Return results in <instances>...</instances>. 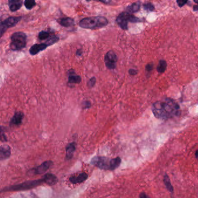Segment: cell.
Segmentation results:
<instances>
[{"label":"cell","instance_id":"1","mask_svg":"<svg viewBox=\"0 0 198 198\" xmlns=\"http://www.w3.org/2000/svg\"><path fill=\"white\" fill-rule=\"evenodd\" d=\"M152 111L157 119L163 120L175 117L180 114L179 105L169 98L163 101L155 102L152 106Z\"/></svg>","mask_w":198,"mask_h":198},{"label":"cell","instance_id":"2","mask_svg":"<svg viewBox=\"0 0 198 198\" xmlns=\"http://www.w3.org/2000/svg\"><path fill=\"white\" fill-rule=\"evenodd\" d=\"M108 24V20L103 16H91L81 20L79 26L86 29H96L105 27Z\"/></svg>","mask_w":198,"mask_h":198},{"label":"cell","instance_id":"3","mask_svg":"<svg viewBox=\"0 0 198 198\" xmlns=\"http://www.w3.org/2000/svg\"><path fill=\"white\" fill-rule=\"evenodd\" d=\"M27 43V36L24 33H14L11 37L10 48L13 51H19L24 48Z\"/></svg>","mask_w":198,"mask_h":198},{"label":"cell","instance_id":"4","mask_svg":"<svg viewBox=\"0 0 198 198\" xmlns=\"http://www.w3.org/2000/svg\"><path fill=\"white\" fill-rule=\"evenodd\" d=\"M43 183H45V180H44V177H42V178L39 179V180L26 181L22 184L12 185L11 187L4 188L1 191V192L16 191H22V190L32 189V188L36 187L37 186L42 185Z\"/></svg>","mask_w":198,"mask_h":198},{"label":"cell","instance_id":"5","mask_svg":"<svg viewBox=\"0 0 198 198\" xmlns=\"http://www.w3.org/2000/svg\"><path fill=\"white\" fill-rule=\"evenodd\" d=\"M140 22H141L140 19L130 14L127 11L121 13L116 18V22L118 25L125 30L128 29V22L137 23Z\"/></svg>","mask_w":198,"mask_h":198},{"label":"cell","instance_id":"6","mask_svg":"<svg viewBox=\"0 0 198 198\" xmlns=\"http://www.w3.org/2000/svg\"><path fill=\"white\" fill-rule=\"evenodd\" d=\"M111 159L104 156H95L92 158L91 163L98 168L104 170H110Z\"/></svg>","mask_w":198,"mask_h":198},{"label":"cell","instance_id":"7","mask_svg":"<svg viewBox=\"0 0 198 198\" xmlns=\"http://www.w3.org/2000/svg\"><path fill=\"white\" fill-rule=\"evenodd\" d=\"M22 19V16H11L6 19L1 23L0 30L1 37L8 28H12Z\"/></svg>","mask_w":198,"mask_h":198},{"label":"cell","instance_id":"8","mask_svg":"<svg viewBox=\"0 0 198 198\" xmlns=\"http://www.w3.org/2000/svg\"><path fill=\"white\" fill-rule=\"evenodd\" d=\"M52 164H53V163L51 161H44L40 166H38L36 168H34L29 171L28 174H30V175L42 174L44 173L45 172H46V171L51 167Z\"/></svg>","mask_w":198,"mask_h":198},{"label":"cell","instance_id":"9","mask_svg":"<svg viewBox=\"0 0 198 198\" xmlns=\"http://www.w3.org/2000/svg\"><path fill=\"white\" fill-rule=\"evenodd\" d=\"M117 61V57L113 51H109L106 53L105 56V63L108 69H115Z\"/></svg>","mask_w":198,"mask_h":198},{"label":"cell","instance_id":"10","mask_svg":"<svg viewBox=\"0 0 198 198\" xmlns=\"http://www.w3.org/2000/svg\"><path fill=\"white\" fill-rule=\"evenodd\" d=\"M87 178V174H86V173H82L79 174L78 175L71 176L69 178V181L71 183H72L73 184H77L82 183Z\"/></svg>","mask_w":198,"mask_h":198},{"label":"cell","instance_id":"11","mask_svg":"<svg viewBox=\"0 0 198 198\" xmlns=\"http://www.w3.org/2000/svg\"><path fill=\"white\" fill-rule=\"evenodd\" d=\"M48 46L46 43H41V44H36L31 46L30 48L29 52L30 55H35L38 54L40 52L44 51L48 47Z\"/></svg>","mask_w":198,"mask_h":198},{"label":"cell","instance_id":"12","mask_svg":"<svg viewBox=\"0 0 198 198\" xmlns=\"http://www.w3.org/2000/svg\"><path fill=\"white\" fill-rule=\"evenodd\" d=\"M11 147L8 145H2L0 147V159L3 161L8 159L11 156Z\"/></svg>","mask_w":198,"mask_h":198},{"label":"cell","instance_id":"13","mask_svg":"<svg viewBox=\"0 0 198 198\" xmlns=\"http://www.w3.org/2000/svg\"><path fill=\"white\" fill-rule=\"evenodd\" d=\"M76 144L74 142L68 143L66 147V160H70L73 156L74 153L76 150Z\"/></svg>","mask_w":198,"mask_h":198},{"label":"cell","instance_id":"14","mask_svg":"<svg viewBox=\"0 0 198 198\" xmlns=\"http://www.w3.org/2000/svg\"><path fill=\"white\" fill-rule=\"evenodd\" d=\"M23 117H24V114L22 112H16L11 120L10 124L13 125H19L22 124Z\"/></svg>","mask_w":198,"mask_h":198},{"label":"cell","instance_id":"15","mask_svg":"<svg viewBox=\"0 0 198 198\" xmlns=\"http://www.w3.org/2000/svg\"><path fill=\"white\" fill-rule=\"evenodd\" d=\"M57 22L62 26H64L65 28L72 27L74 25V20L73 19L69 17L58 19L57 20Z\"/></svg>","mask_w":198,"mask_h":198},{"label":"cell","instance_id":"16","mask_svg":"<svg viewBox=\"0 0 198 198\" xmlns=\"http://www.w3.org/2000/svg\"><path fill=\"white\" fill-rule=\"evenodd\" d=\"M81 81V78L80 76L77 75L73 69L69 71L68 83L70 84H78Z\"/></svg>","mask_w":198,"mask_h":198},{"label":"cell","instance_id":"17","mask_svg":"<svg viewBox=\"0 0 198 198\" xmlns=\"http://www.w3.org/2000/svg\"><path fill=\"white\" fill-rule=\"evenodd\" d=\"M8 5L11 11L15 12L22 7L23 1L22 0H9Z\"/></svg>","mask_w":198,"mask_h":198},{"label":"cell","instance_id":"18","mask_svg":"<svg viewBox=\"0 0 198 198\" xmlns=\"http://www.w3.org/2000/svg\"><path fill=\"white\" fill-rule=\"evenodd\" d=\"M43 177L45 180V183L49 185H55L58 181V179L55 175L51 173L46 174V175H44Z\"/></svg>","mask_w":198,"mask_h":198},{"label":"cell","instance_id":"19","mask_svg":"<svg viewBox=\"0 0 198 198\" xmlns=\"http://www.w3.org/2000/svg\"><path fill=\"white\" fill-rule=\"evenodd\" d=\"M141 4L140 1L135 2L133 4L130 5L127 7V8H126L127 12H128L130 14L135 13L139 11L140 8H141Z\"/></svg>","mask_w":198,"mask_h":198},{"label":"cell","instance_id":"20","mask_svg":"<svg viewBox=\"0 0 198 198\" xmlns=\"http://www.w3.org/2000/svg\"><path fill=\"white\" fill-rule=\"evenodd\" d=\"M121 160L120 157H117L114 159H111V169L110 170H114L118 168L120 166Z\"/></svg>","mask_w":198,"mask_h":198},{"label":"cell","instance_id":"21","mask_svg":"<svg viewBox=\"0 0 198 198\" xmlns=\"http://www.w3.org/2000/svg\"><path fill=\"white\" fill-rule=\"evenodd\" d=\"M163 182L164 184L165 185V186L167 188V190L171 193H173L174 192V188L172 186V185L171 184L170 180L169 177V176L167 174H165L164 175V178H163Z\"/></svg>","mask_w":198,"mask_h":198},{"label":"cell","instance_id":"22","mask_svg":"<svg viewBox=\"0 0 198 198\" xmlns=\"http://www.w3.org/2000/svg\"><path fill=\"white\" fill-rule=\"evenodd\" d=\"M167 64L166 60H160L159 62V64L157 66V71L160 73H164L167 68Z\"/></svg>","mask_w":198,"mask_h":198},{"label":"cell","instance_id":"23","mask_svg":"<svg viewBox=\"0 0 198 198\" xmlns=\"http://www.w3.org/2000/svg\"><path fill=\"white\" fill-rule=\"evenodd\" d=\"M59 40V38L58 37H56L55 35H52L46 40L45 43L48 46H50L56 43Z\"/></svg>","mask_w":198,"mask_h":198},{"label":"cell","instance_id":"24","mask_svg":"<svg viewBox=\"0 0 198 198\" xmlns=\"http://www.w3.org/2000/svg\"><path fill=\"white\" fill-rule=\"evenodd\" d=\"M24 5L26 9L30 10L36 6V3L35 0H24Z\"/></svg>","mask_w":198,"mask_h":198},{"label":"cell","instance_id":"25","mask_svg":"<svg viewBox=\"0 0 198 198\" xmlns=\"http://www.w3.org/2000/svg\"><path fill=\"white\" fill-rule=\"evenodd\" d=\"M51 36L50 33L46 32V31H42L38 34V38L42 40H47L49 37Z\"/></svg>","mask_w":198,"mask_h":198},{"label":"cell","instance_id":"26","mask_svg":"<svg viewBox=\"0 0 198 198\" xmlns=\"http://www.w3.org/2000/svg\"><path fill=\"white\" fill-rule=\"evenodd\" d=\"M143 8L145 10L147 11H153L155 10V7L153 6V5L150 3V2H147L145 3L143 5Z\"/></svg>","mask_w":198,"mask_h":198},{"label":"cell","instance_id":"27","mask_svg":"<svg viewBox=\"0 0 198 198\" xmlns=\"http://www.w3.org/2000/svg\"><path fill=\"white\" fill-rule=\"evenodd\" d=\"M95 83H96V78H95V77H93L92 78H90V79L89 80V81H88V87L90 88H91L95 86Z\"/></svg>","mask_w":198,"mask_h":198},{"label":"cell","instance_id":"28","mask_svg":"<svg viewBox=\"0 0 198 198\" xmlns=\"http://www.w3.org/2000/svg\"><path fill=\"white\" fill-rule=\"evenodd\" d=\"M188 0H177V3L178 5V7L181 8L183 7H184L185 5L187 3Z\"/></svg>","mask_w":198,"mask_h":198},{"label":"cell","instance_id":"29","mask_svg":"<svg viewBox=\"0 0 198 198\" xmlns=\"http://www.w3.org/2000/svg\"><path fill=\"white\" fill-rule=\"evenodd\" d=\"M91 106V102L88 101H86L83 102V108L86 109H88Z\"/></svg>","mask_w":198,"mask_h":198},{"label":"cell","instance_id":"30","mask_svg":"<svg viewBox=\"0 0 198 198\" xmlns=\"http://www.w3.org/2000/svg\"><path fill=\"white\" fill-rule=\"evenodd\" d=\"M153 69V64L152 63H149L145 67V69L147 71V72H151Z\"/></svg>","mask_w":198,"mask_h":198},{"label":"cell","instance_id":"31","mask_svg":"<svg viewBox=\"0 0 198 198\" xmlns=\"http://www.w3.org/2000/svg\"><path fill=\"white\" fill-rule=\"evenodd\" d=\"M1 141L2 142H5V141H7V137H6L5 134L3 133L2 129H1Z\"/></svg>","mask_w":198,"mask_h":198},{"label":"cell","instance_id":"32","mask_svg":"<svg viewBox=\"0 0 198 198\" xmlns=\"http://www.w3.org/2000/svg\"><path fill=\"white\" fill-rule=\"evenodd\" d=\"M129 73L130 75L134 76V75H136L137 74V71L136 70H135V69H130Z\"/></svg>","mask_w":198,"mask_h":198},{"label":"cell","instance_id":"33","mask_svg":"<svg viewBox=\"0 0 198 198\" xmlns=\"http://www.w3.org/2000/svg\"><path fill=\"white\" fill-rule=\"evenodd\" d=\"M82 54H83V51L81 49H79L76 52V55H77L81 56L82 55Z\"/></svg>","mask_w":198,"mask_h":198},{"label":"cell","instance_id":"34","mask_svg":"<svg viewBox=\"0 0 198 198\" xmlns=\"http://www.w3.org/2000/svg\"><path fill=\"white\" fill-rule=\"evenodd\" d=\"M139 198H148V196L145 193H141L139 195Z\"/></svg>","mask_w":198,"mask_h":198},{"label":"cell","instance_id":"35","mask_svg":"<svg viewBox=\"0 0 198 198\" xmlns=\"http://www.w3.org/2000/svg\"><path fill=\"white\" fill-rule=\"evenodd\" d=\"M194 11H198V4L196 5H195L194 7Z\"/></svg>","mask_w":198,"mask_h":198},{"label":"cell","instance_id":"36","mask_svg":"<svg viewBox=\"0 0 198 198\" xmlns=\"http://www.w3.org/2000/svg\"><path fill=\"white\" fill-rule=\"evenodd\" d=\"M195 156H196V159L198 160V150H197L196 152L195 153Z\"/></svg>","mask_w":198,"mask_h":198},{"label":"cell","instance_id":"37","mask_svg":"<svg viewBox=\"0 0 198 198\" xmlns=\"http://www.w3.org/2000/svg\"><path fill=\"white\" fill-rule=\"evenodd\" d=\"M194 2L196 3V4H198V0H194Z\"/></svg>","mask_w":198,"mask_h":198}]
</instances>
